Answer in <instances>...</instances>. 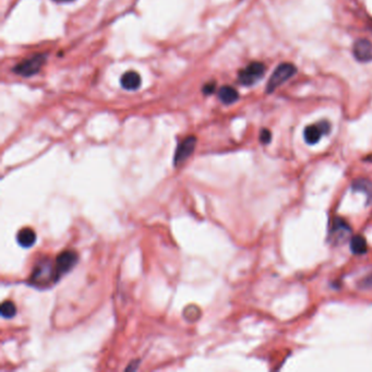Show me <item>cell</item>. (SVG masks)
Listing matches in <instances>:
<instances>
[{
  "label": "cell",
  "mask_w": 372,
  "mask_h": 372,
  "mask_svg": "<svg viewBox=\"0 0 372 372\" xmlns=\"http://www.w3.org/2000/svg\"><path fill=\"white\" fill-rule=\"evenodd\" d=\"M352 188L356 192H363L366 194L369 202H372V182L365 178H359L354 180Z\"/></svg>",
  "instance_id": "obj_12"
},
{
  "label": "cell",
  "mask_w": 372,
  "mask_h": 372,
  "mask_svg": "<svg viewBox=\"0 0 372 372\" xmlns=\"http://www.w3.org/2000/svg\"><path fill=\"white\" fill-rule=\"evenodd\" d=\"M78 263V255L74 251L67 250L61 252L56 259V268L59 276H64L68 272L74 267V265Z\"/></svg>",
  "instance_id": "obj_7"
},
{
  "label": "cell",
  "mask_w": 372,
  "mask_h": 372,
  "mask_svg": "<svg viewBox=\"0 0 372 372\" xmlns=\"http://www.w3.org/2000/svg\"><path fill=\"white\" fill-rule=\"evenodd\" d=\"M0 312L5 319H12L16 315V308L12 301L6 300L3 302L2 307H0Z\"/></svg>",
  "instance_id": "obj_15"
},
{
  "label": "cell",
  "mask_w": 372,
  "mask_h": 372,
  "mask_svg": "<svg viewBox=\"0 0 372 372\" xmlns=\"http://www.w3.org/2000/svg\"><path fill=\"white\" fill-rule=\"evenodd\" d=\"M265 66L261 63H251L238 73V81L244 87H251L263 78Z\"/></svg>",
  "instance_id": "obj_4"
},
{
  "label": "cell",
  "mask_w": 372,
  "mask_h": 372,
  "mask_svg": "<svg viewBox=\"0 0 372 372\" xmlns=\"http://www.w3.org/2000/svg\"><path fill=\"white\" fill-rule=\"evenodd\" d=\"M350 233V227L348 226V224L346 223L344 219L342 218H335V222H334V225H333V231H332V234L335 235V238L338 239V237L340 236H347L349 235Z\"/></svg>",
  "instance_id": "obj_14"
},
{
  "label": "cell",
  "mask_w": 372,
  "mask_h": 372,
  "mask_svg": "<svg viewBox=\"0 0 372 372\" xmlns=\"http://www.w3.org/2000/svg\"><path fill=\"white\" fill-rule=\"evenodd\" d=\"M358 287L360 290L372 288V272L368 274L366 277L362 278V280L358 283Z\"/></svg>",
  "instance_id": "obj_16"
},
{
  "label": "cell",
  "mask_w": 372,
  "mask_h": 372,
  "mask_svg": "<svg viewBox=\"0 0 372 372\" xmlns=\"http://www.w3.org/2000/svg\"><path fill=\"white\" fill-rule=\"evenodd\" d=\"M215 83L214 82H209V83H206L205 84V86L204 87H203V89H202V91H203V93H204V94H206V95H209V94H212V93L215 91Z\"/></svg>",
  "instance_id": "obj_18"
},
{
  "label": "cell",
  "mask_w": 372,
  "mask_h": 372,
  "mask_svg": "<svg viewBox=\"0 0 372 372\" xmlns=\"http://www.w3.org/2000/svg\"><path fill=\"white\" fill-rule=\"evenodd\" d=\"M350 250L355 255H362L367 252V241L362 236H354L350 241Z\"/></svg>",
  "instance_id": "obj_13"
},
{
  "label": "cell",
  "mask_w": 372,
  "mask_h": 372,
  "mask_svg": "<svg viewBox=\"0 0 372 372\" xmlns=\"http://www.w3.org/2000/svg\"><path fill=\"white\" fill-rule=\"evenodd\" d=\"M296 73V67L290 63H284L278 65L274 72L271 75L268 82L266 84V92L272 93L278 87H281L284 82H286L290 78Z\"/></svg>",
  "instance_id": "obj_3"
},
{
  "label": "cell",
  "mask_w": 372,
  "mask_h": 372,
  "mask_svg": "<svg viewBox=\"0 0 372 372\" xmlns=\"http://www.w3.org/2000/svg\"><path fill=\"white\" fill-rule=\"evenodd\" d=\"M47 60V55L46 54H37L34 55L25 60L21 61L20 64H18L16 66L13 67L12 71L21 75V77H32V75L36 74L39 72V70L42 69V67L45 65Z\"/></svg>",
  "instance_id": "obj_2"
},
{
  "label": "cell",
  "mask_w": 372,
  "mask_h": 372,
  "mask_svg": "<svg viewBox=\"0 0 372 372\" xmlns=\"http://www.w3.org/2000/svg\"><path fill=\"white\" fill-rule=\"evenodd\" d=\"M218 98L225 105H232L235 101L238 100L239 94L234 88L232 87H222L218 91Z\"/></svg>",
  "instance_id": "obj_11"
},
{
  "label": "cell",
  "mask_w": 372,
  "mask_h": 372,
  "mask_svg": "<svg viewBox=\"0 0 372 372\" xmlns=\"http://www.w3.org/2000/svg\"><path fill=\"white\" fill-rule=\"evenodd\" d=\"M59 278L60 276L57 272L56 264H53L48 260H43L34 268L31 275V282L34 286L46 287L54 285Z\"/></svg>",
  "instance_id": "obj_1"
},
{
  "label": "cell",
  "mask_w": 372,
  "mask_h": 372,
  "mask_svg": "<svg viewBox=\"0 0 372 372\" xmlns=\"http://www.w3.org/2000/svg\"><path fill=\"white\" fill-rule=\"evenodd\" d=\"M56 3H72L74 0H54Z\"/></svg>",
  "instance_id": "obj_19"
},
{
  "label": "cell",
  "mask_w": 372,
  "mask_h": 372,
  "mask_svg": "<svg viewBox=\"0 0 372 372\" xmlns=\"http://www.w3.org/2000/svg\"><path fill=\"white\" fill-rule=\"evenodd\" d=\"M196 146H197V138L194 137V135H189V137L183 139L176 150V153L174 156V166H179L183 162H185V160H187L193 153Z\"/></svg>",
  "instance_id": "obj_5"
},
{
  "label": "cell",
  "mask_w": 372,
  "mask_h": 372,
  "mask_svg": "<svg viewBox=\"0 0 372 372\" xmlns=\"http://www.w3.org/2000/svg\"><path fill=\"white\" fill-rule=\"evenodd\" d=\"M16 240L23 248H31L36 242V234L31 228H23L16 236Z\"/></svg>",
  "instance_id": "obj_10"
},
{
  "label": "cell",
  "mask_w": 372,
  "mask_h": 372,
  "mask_svg": "<svg viewBox=\"0 0 372 372\" xmlns=\"http://www.w3.org/2000/svg\"><path fill=\"white\" fill-rule=\"evenodd\" d=\"M353 53L358 61H372V43L366 38L357 39L354 44Z\"/></svg>",
  "instance_id": "obj_8"
},
{
  "label": "cell",
  "mask_w": 372,
  "mask_h": 372,
  "mask_svg": "<svg viewBox=\"0 0 372 372\" xmlns=\"http://www.w3.org/2000/svg\"><path fill=\"white\" fill-rule=\"evenodd\" d=\"M121 87L127 91L138 90L141 87V77L135 71H128L120 79Z\"/></svg>",
  "instance_id": "obj_9"
},
{
  "label": "cell",
  "mask_w": 372,
  "mask_h": 372,
  "mask_svg": "<svg viewBox=\"0 0 372 372\" xmlns=\"http://www.w3.org/2000/svg\"><path fill=\"white\" fill-rule=\"evenodd\" d=\"M331 130V126L327 121H320L316 125L308 126L303 132V137L306 142L310 146L318 143L323 134H327Z\"/></svg>",
  "instance_id": "obj_6"
},
{
  "label": "cell",
  "mask_w": 372,
  "mask_h": 372,
  "mask_svg": "<svg viewBox=\"0 0 372 372\" xmlns=\"http://www.w3.org/2000/svg\"><path fill=\"white\" fill-rule=\"evenodd\" d=\"M271 139H272V134H271L270 130L267 129H263L261 131V134H260V141L263 143V144H268V143L271 142Z\"/></svg>",
  "instance_id": "obj_17"
}]
</instances>
